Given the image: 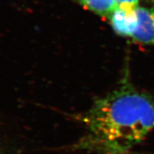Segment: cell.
I'll return each instance as SVG.
<instances>
[{"instance_id": "6da1fadb", "label": "cell", "mask_w": 154, "mask_h": 154, "mask_svg": "<svg viewBox=\"0 0 154 154\" xmlns=\"http://www.w3.org/2000/svg\"><path fill=\"white\" fill-rule=\"evenodd\" d=\"M79 120L85 134L74 149L96 154H126L154 128V102L126 73L115 89L97 98Z\"/></svg>"}, {"instance_id": "7a4b0ae2", "label": "cell", "mask_w": 154, "mask_h": 154, "mask_svg": "<svg viewBox=\"0 0 154 154\" xmlns=\"http://www.w3.org/2000/svg\"><path fill=\"white\" fill-rule=\"evenodd\" d=\"M136 9L117 7L111 14L109 21L113 29L119 35L133 36L138 24Z\"/></svg>"}, {"instance_id": "3957f363", "label": "cell", "mask_w": 154, "mask_h": 154, "mask_svg": "<svg viewBox=\"0 0 154 154\" xmlns=\"http://www.w3.org/2000/svg\"><path fill=\"white\" fill-rule=\"evenodd\" d=\"M138 24L132 37L146 44H154V9L138 7L136 9Z\"/></svg>"}, {"instance_id": "277c9868", "label": "cell", "mask_w": 154, "mask_h": 154, "mask_svg": "<svg viewBox=\"0 0 154 154\" xmlns=\"http://www.w3.org/2000/svg\"><path fill=\"white\" fill-rule=\"evenodd\" d=\"M78 1L86 9L109 20L111 14L118 7L116 0H78Z\"/></svg>"}, {"instance_id": "5b68a950", "label": "cell", "mask_w": 154, "mask_h": 154, "mask_svg": "<svg viewBox=\"0 0 154 154\" xmlns=\"http://www.w3.org/2000/svg\"><path fill=\"white\" fill-rule=\"evenodd\" d=\"M138 2L139 0H116L118 7L133 9H136L138 7Z\"/></svg>"}, {"instance_id": "8992f818", "label": "cell", "mask_w": 154, "mask_h": 154, "mask_svg": "<svg viewBox=\"0 0 154 154\" xmlns=\"http://www.w3.org/2000/svg\"><path fill=\"white\" fill-rule=\"evenodd\" d=\"M0 154H4V153H3V152L1 151V149H0Z\"/></svg>"}]
</instances>
